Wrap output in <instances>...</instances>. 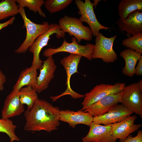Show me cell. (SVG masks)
Masks as SVG:
<instances>
[{
    "instance_id": "6da1fadb",
    "label": "cell",
    "mask_w": 142,
    "mask_h": 142,
    "mask_svg": "<svg viewBox=\"0 0 142 142\" xmlns=\"http://www.w3.org/2000/svg\"><path fill=\"white\" fill-rule=\"evenodd\" d=\"M60 111L59 107L38 98L32 108L24 112V130L50 132L57 129L60 124Z\"/></svg>"
},
{
    "instance_id": "7a4b0ae2",
    "label": "cell",
    "mask_w": 142,
    "mask_h": 142,
    "mask_svg": "<svg viewBox=\"0 0 142 142\" xmlns=\"http://www.w3.org/2000/svg\"><path fill=\"white\" fill-rule=\"evenodd\" d=\"M19 11L24 21L23 27L26 30L25 40L15 51L16 53L21 54L25 53L37 38L49 28L50 24L48 22H43L42 24L35 23L27 18L24 8L19 7Z\"/></svg>"
},
{
    "instance_id": "3957f363",
    "label": "cell",
    "mask_w": 142,
    "mask_h": 142,
    "mask_svg": "<svg viewBox=\"0 0 142 142\" xmlns=\"http://www.w3.org/2000/svg\"><path fill=\"white\" fill-rule=\"evenodd\" d=\"M54 34L59 38L64 37L65 33L61 29L58 24H50L49 28L39 36L29 48L30 52L33 55L32 65L37 69H40L43 63L39 57L40 52L44 47L48 45L50 36Z\"/></svg>"
},
{
    "instance_id": "277c9868",
    "label": "cell",
    "mask_w": 142,
    "mask_h": 142,
    "mask_svg": "<svg viewBox=\"0 0 142 142\" xmlns=\"http://www.w3.org/2000/svg\"><path fill=\"white\" fill-rule=\"evenodd\" d=\"M58 24L61 30L73 36L78 43L82 40L90 41L92 38L90 27L84 26L78 18L65 15L59 20Z\"/></svg>"
},
{
    "instance_id": "5b68a950",
    "label": "cell",
    "mask_w": 142,
    "mask_h": 142,
    "mask_svg": "<svg viewBox=\"0 0 142 142\" xmlns=\"http://www.w3.org/2000/svg\"><path fill=\"white\" fill-rule=\"evenodd\" d=\"M72 41L71 43H69L64 39L60 46L55 48H48L44 51L43 55L48 58L59 52H67L80 55L90 61L92 60L94 44L89 43L85 45L79 44L74 37H72Z\"/></svg>"
},
{
    "instance_id": "8992f818",
    "label": "cell",
    "mask_w": 142,
    "mask_h": 142,
    "mask_svg": "<svg viewBox=\"0 0 142 142\" xmlns=\"http://www.w3.org/2000/svg\"><path fill=\"white\" fill-rule=\"evenodd\" d=\"M116 37L115 35L107 38L101 33H99L96 36L92 59H101L107 63L113 62L116 60L117 55L113 49L114 42Z\"/></svg>"
},
{
    "instance_id": "52a82bcc",
    "label": "cell",
    "mask_w": 142,
    "mask_h": 142,
    "mask_svg": "<svg viewBox=\"0 0 142 142\" xmlns=\"http://www.w3.org/2000/svg\"><path fill=\"white\" fill-rule=\"evenodd\" d=\"M124 83L117 82L114 85L101 84L98 85L85 94L81 110H84L90 106L104 97L112 94H116L121 92L125 86Z\"/></svg>"
},
{
    "instance_id": "ba28073f",
    "label": "cell",
    "mask_w": 142,
    "mask_h": 142,
    "mask_svg": "<svg viewBox=\"0 0 142 142\" xmlns=\"http://www.w3.org/2000/svg\"><path fill=\"white\" fill-rule=\"evenodd\" d=\"M82 56L78 54H70L68 56L65 57L60 60V63L65 69L67 75L66 85L67 88L61 94L56 96H51L50 98L53 102L55 101L59 98L67 95H70L74 99L84 97L85 95L78 93L74 91L70 85L71 76L75 73H78V64Z\"/></svg>"
},
{
    "instance_id": "9c48e42d",
    "label": "cell",
    "mask_w": 142,
    "mask_h": 142,
    "mask_svg": "<svg viewBox=\"0 0 142 142\" xmlns=\"http://www.w3.org/2000/svg\"><path fill=\"white\" fill-rule=\"evenodd\" d=\"M120 103L127 109L142 117V89L138 83H132L123 88Z\"/></svg>"
},
{
    "instance_id": "30bf717a",
    "label": "cell",
    "mask_w": 142,
    "mask_h": 142,
    "mask_svg": "<svg viewBox=\"0 0 142 142\" xmlns=\"http://www.w3.org/2000/svg\"><path fill=\"white\" fill-rule=\"evenodd\" d=\"M75 2L79 9L78 14L80 15L79 19L82 22L86 23L89 26L93 36H96L100 30H107L109 28L101 24L98 20L94 10L93 3L90 0H75Z\"/></svg>"
},
{
    "instance_id": "8fae6325",
    "label": "cell",
    "mask_w": 142,
    "mask_h": 142,
    "mask_svg": "<svg viewBox=\"0 0 142 142\" xmlns=\"http://www.w3.org/2000/svg\"><path fill=\"white\" fill-rule=\"evenodd\" d=\"M133 113L122 104H117L101 115L93 117V122L104 125L119 122L130 117Z\"/></svg>"
},
{
    "instance_id": "7c38bea8",
    "label": "cell",
    "mask_w": 142,
    "mask_h": 142,
    "mask_svg": "<svg viewBox=\"0 0 142 142\" xmlns=\"http://www.w3.org/2000/svg\"><path fill=\"white\" fill-rule=\"evenodd\" d=\"M89 131L82 138L83 142H116L112 134L111 124L103 125L92 122Z\"/></svg>"
},
{
    "instance_id": "4fadbf2b",
    "label": "cell",
    "mask_w": 142,
    "mask_h": 142,
    "mask_svg": "<svg viewBox=\"0 0 142 142\" xmlns=\"http://www.w3.org/2000/svg\"><path fill=\"white\" fill-rule=\"evenodd\" d=\"M56 68L52 56L43 61L39 69V74L36 79L35 89L37 93H40L48 88L50 82L54 77Z\"/></svg>"
},
{
    "instance_id": "5bb4252c",
    "label": "cell",
    "mask_w": 142,
    "mask_h": 142,
    "mask_svg": "<svg viewBox=\"0 0 142 142\" xmlns=\"http://www.w3.org/2000/svg\"><path fill=\"white\" fill-rule=\"evenodd\" d=\"M123 91L116 94L107 95L93 104L84 110L95 117L103 115L108 112L114 106L120 103Z\"/></svg>"
},
{
    "instance_id": "9a60e30c",
    "label": "cell",
    "mask_w": 142,
    "mask_h": 142,
    "mask_svg": "<svg viewBox=\"0 0 142 142\" xmlns=\"http://www.w3.org/2000/svg\"><path fill=\"white\" fill-rule=\"evenodd\" d=\"M19 90L13 89L6 97L1 112L2 118H9L18 116L24 111V105L19 100Z\"/></svg>"
},
{
    "instance_id": "2e32d148",
    "label": "cell",
    "mask_w": 142,
    "mask_h": 142,
    "mask_svg": "<svg viewBox=\"0 0 142 142\" xmlns=\"http://www.w3.org/2000/svg\"><path fill=\"white\" fill-rule=\"evenodd\" d=\"M116 23L120 30L125 32L128 35H133L142 32V12H133L125 18H120Z\"/></svg>"
},
{
    "instance_id": "e0dca14e",
    "label": "cell",
    "mask_w": 142,
    "mask_h": 142,
    "mask_svg": "<svg viewBox=\"0 0 142 142\" xmlns=\"http://www.w3.org/2000/svg\"><path fill=\"white\" fill-rule=\"evenodd\" d=\"M137 116H130L121 122L111 124L112 134L116 140L123 142L130 134L138 130L142 126L141 124H135L134 122Z\"/></svg>"
},
{
    "instance_id": "ac0fdd59",
    "label": "cell",
    "mask_w": 142,
    "mask_h": 142,
    "mask_svg": "<svg viewBox=\"0 0 142 142\" xmlns=\"http://www.w3.org/2000/svg\"><path fill=\"white\" fill-rule=\"evenodd\" d=\"M93 117L88 112L81 110L77 111L68 109L62 110L59 112V120L67 123L73 128L79 124L89 126L93 122Z\"/></svg>"
},
{
    "instance_id": "d6986e66",
    "label": "cell",
    "mask_w": 142,
    "mask_h": 142,
    "mask_svg": "<svg viewBox=\"0 0 142 142\" xmlns=\"http://www.w3.org/2000/svg\"><path fill=\"white\" fill-rule=\"evenodd\" d=\"M141 54L129 48L120 52V55L124 59L125 63V66L122 70V72L124 75L131 77L135 74L136 65L142 57Z\"/></svg>"
},
{
    "instance_id": "ffe728a7",
    "label": "cell",
    "mask_w": 142,
    "mask_h": 142,
    "mask_svg": "<svg viewBox=\"0 0 142 142\" xmlns=\"http://www.w3.org/2000/svg\"><path fill=\"white\" fill-rule=\"evenodd\" d=\"M37 69L32 65L22 71L13 87V89L19 90L24 86H31L35 89L37 77Z\"/></svg>"
},
{
    "instance_id": "44dd1931",
    "label": "cell",
    "mask_w": 142,
    "mask_h": 142,
    "mask_svg": "<svg viewBox=\"0 0 142 142\" xmlns=\"http://www.w3.org/2000/svg\"><path fill=\"white\" fill-rule=\"evenodd\" d=\"M120 18H125L132 12L142 11V0H121L118 7Z\"/></svg>"
},
{
    "instance_id": "7402d4cb",
    "label": "cell",
    "mask_w": 142,
    "mask_h": 142,
    "mask_svg": "<svg viewBox=\"0 0 142 142\" xmlns=\"http://www.w3.org/2000/svg\"><path fill=\"white\" fill-rule=\"evenodd\" d=\"M36 90L31 86L22 87L19 90V95L21 103L27 106V110L33 108L38 98Z\"/></svg>"
},
{
    "instance_id": "603a6c76",
    "label": "cell",
    "mask_w": 142,
    "mask_h": 142,
    "mask_svg": "<svg viewBox=\"0 0 142 142\" xmlns=\"http://www.w3.org/2000/svg\"><path fill=\"white\" fill-rule=\"evenodd\" d=\"M16 0H3L0 1V21L19 13V7Z\"/></svg>"
},
{
    "instance_id": "cb8c5ba5",
    "label": "cell",
    "mask_w": 142,
    "mask_h": 142,
    "mask_svg": "<svg viewBox=\"0 0 142 142\" xmlns=\"http://www.w3.org/2000/svg\"><path fill=\"white\" fill-rule=\"evenodd\" d=\"M16 128L17 126L9 119H0V133H3L6 134L9 138L10 142L20 140L15 133Z\"/></svg>"
},
{
    "instance_id": "d4e9b609",
    "label": "cell",
    "mask_w": 142,
    "mask_h": 142,
    "mask_svg": "<svg viewBox=\"0 0 142 142\" xmlns=\"http://www.w3.org/2000/svg\"><path fill=\"white\" fill-rule=\"evenodd\" d=\"M122 44L129 49L142 54V32L123 39Z\"/></svg>"
},
{
    "instance_id": "484cf974",
    "label": "cell",
    "mask_w": 142,
    "mask_h": 142,
    "mask_svg": "<svg viewBox=\"0 0 142 142\" xmlns=\"http://www.w3.org/2000/svg\"><path fill=\"white\" fill-rule=\"evenodd\" d=\"M18 4L19 7L24 8L26 7L34 12H37L42 17H45V15L41 9L44 4V1L43 0H16Z\"/></svg>"
},
{
    "instance_id": "4316f807",
    "label": "cell",
    "mask_w": 142,
    "mask_h": 142,
    "mask_svg": "<svg viewBox=\"0 0 142 142\" xmlns=\"http://www.w3.org/2000/svg\"><path fill=\"white\" fill-rule=\"evenodd\" d=\"M73 0H46L44 1L45 8L50 13L60 11L67 7Z\"/></svg>"
},
{
    "instance_id": "83f0119b",
    "label": "cell",
    "mask_w": 142,
    "mask_h": 142,
    "mask_svg": "<svg viewBox=\"0 0 142 142\" xmlns=\"http://www.w3.org/2000/svg\"><path fill=\"white\" fill-rule=\"evenodd\" d=\"M123 142H142V131L139 130L137 135L134 137L129 135Z\"/></svg>"
},
{
    "instance_id": "f1b7e54d",
    "label": "cell",
    "mask_w": 142,
    "mask_h": 142,
    "mask_svg": "<svg viewBox=\"0 0 142 142\" xmlns=\"http://www.w3.org/2000/svg\"><path fill=\"white\" fill-rule=\"evenodd\" d=\"M135 74L137 76L142 75V57L139 60L137 65L135 67Z\"/></svg>"
},
{
    "instance_id": "f546056e",
    "label": "cell",
    "mask_w": 142,
    "mask_h": 142,
    "mask_svg": "<svg viewBox=\"0 0 142 142\" xmlns=\"http://www.w3.org/2000/svg\"><path fill=\"white\" fill-rule=\"evenodd\" d=\"M15 19L14 16H13L8 21L3 23H0V30L9 25L12 24Z\"/></svg>"
},
{
    "instance_id": "4dcf8cb0",
    "label": "cell",
    "mask_w": 142,
    "mask_h": 142,
    "mask_svg": "<svg viewBox=\"0 0 142 142\" xmlns=\"http://www.w3.org/2000/svg\"><path fill=\"white\" fill-rule=\"evenodd\" d=\"M6 80L5 75L0 70V91H2L4 89V84Z\"/></svg>"
},
{
    "instance_id": "1f68e13d",
    "label": "cell",
    "mask_w": 142,
    "mask_h": 142,
    "mask_svg": "<svg viewBox=\"0 0 142 142\" xmlns=\"http://www.w3.org/2000/svg\"><path fill=\"white\" fill-rule=\"evenodd\" d=\"M100 0H94V2L93 3L94 7L95 8L97 5L98 4L99 2L101 1Z\"/></svg>"
}]
</instances>
